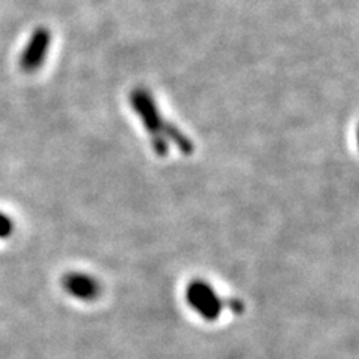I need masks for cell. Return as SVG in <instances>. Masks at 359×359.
<instances>
[{"mask_svg":"<svg viewBox=\"0 0 359 359\" xmlns=\"http://www.w3.org/2000/svg\"><path fill=\"white\" fill-rule=\"evenodd\" d=\"M51 43V32L47 27H38L32 33V36L20 55L21 71L27 74L36 72L45 62Z\"/></svg>","mask_w":359,"mask_h":359,"instance_id":"obj_3","label":"cell"},{"mask_svg":"<svg viewBox=\"0 0 359 359\" xmlns=\"http://www.w3.org/2000/svg\"><path fill=\"white\" fill-rule=\"evenodd\" d=\"M129 100L133 111L141 118L145 130L149 132L151 149L157 156L165 157L168 154V151H170V142H172L186 156L195 151L194 142L182 130L175 128L172 123L166 121L162 117L149 90L135 88L130 93Z\"/></svg>","mask_w":359,"mask_h":359,"instance_id":"obj_1","label":"cell"},{"mask_svg":"<svg viewBox=\"0 0 359 359\" xmlns=\"http://www.w3.org/2000/svg\"><path fill=\"white\" fill-rule=\"evenodd\" d=\"M14 232V222L5 212H0V240L11 237Z\"/></svg>","mask_w":359,"mask_h":359,"instance_id":"obj_5","label":"cell"},{"mask_svg":"<svg viewBox=\"0 0 359 359\" xmlns=\"http://www.w3.org/2000/svg\"><path fill=\"white\" fill-rule=\"evenodd\" d=\"M186 299L201 318L205 320H216L223 310V299L217 292L204 280H194L186 289Z\"/></svg>","mask_w":359,"mask_h":359,"instance_id":"obj_2","label":"cell"},{"mask_svg":"<svg viewBox=\"0 0 359 359\" xmlns=\"http://www.w3.org/2000/svg\"><path fill=\"white\" fill-rule=\"evenodd\" d=\"M62 286L71 297L81 301H93L100 294L97 280L83 273H67L62 280Z\"/></svg>","mask_w":359,"mask_h":359,"instance_id":"obj_4","label":"cell"}]
</instances>
